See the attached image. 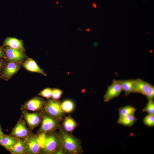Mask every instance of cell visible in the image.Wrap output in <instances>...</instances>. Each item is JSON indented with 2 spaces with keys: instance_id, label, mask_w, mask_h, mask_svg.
<instances>
[{
  "instance_id": "obj_4",
  "label": "cell",
  "mask_w": 154,
  "mask_h": 154,
  "mask_svg": "<svg viewBox=\"0 0 154 154\" xmlns=\"http://www.w3.org/2000/svg\"><path fill=\"white\" fill-rule=\"evenodd\" d=\"M45 102L43 99L35 96L22 105L21 110L22 111H29L39 112L42 110Z\"/></svg>"
},
{
  "instance_id": "obj_22",
  "label": "cell",
  "mask_w": 154,
  "mask_h": 154,
  "mask_svg": "<svg viewBox=\"0 0 154 154\" xmlns=\"http://www.w3.org/2000/svg\"><path fill=\"white\" fill-rule=\"evenodd\" d=\"M142 112H146L148 114L154 115V101L153 100L148 101L145 107L142 110Z\"/></svg>"
},
{
  "instance_id": "obj_19",
  "label": "cell",
  "mask_w": 154,
  "mask_h": 154,
  "mask_svg": "<svg viewBox=\"0 0 154 154\" xmlns=\"http://www.w3.org/2000/svg\"><path fill=\"white\" fill-rule=\"evenodd\" d=\"M119 117L128 115H135L136 108L131 105H127L118 109Z\"/></svg>"
},
{
  "instance_id": "obj_14",
  "label": "cell",
  "mask_w": 154,
  "mask_h": 154,
  "mask_svg": "<svg viewBox=\"0 0 154 154\" xmlns=\"http://www.w3.org/2000/svg\"><path fill=\"white\" fill-rule=\"evenodd\" d=\"M134 80L135 92L145 96L151 84L139 78Z\"/></svg>"
},
{
  "instance_id": "obj_28",
  "label": "cell",
  "mask_w": 154,
  "mask_h": 154,
  "mask_svg": "<svg viewBox=\"0 0 154 154\" xmlns=\"http://www.w3.org/2000/svg\"><path fill=\"white\" fill-rule=\"evenodd\" d=\"M5 65L4 61L0 59V74L3 72Z\"/></svg>"
},
{
  "instance_id": "obj_11",
  "label": "cell",
  "mask_w": 154,
  "mask_h": 154,
  "mask_svg": "<svg viewBox=\"0 0 154 154\" xmlns=\"http://www.w3.org/2000/svg\"><path fill=\"white\" fill-rule=\"evenodd\" d=\"M5 49V58L9 61L22 63L25 58L23 52L6 46Z\"/></svg>"
},
{
  "instance_id": "obj_26",
  "label": "cell",
  "mask_w": 154,
  "mask_h": 154,
  "mask_svg": "<svg viewBox=\"0 0 154 154\" xmlns=\"http://www.w3.org/2000/svg\"><path fill=\"white\" fill-rule=\"evenodd\" d=\"M62 93V91L59 89L57 88L52 89L51 97L53 99L58 100L61 97Z\"/></svg>"
},
{
  "instance_id": "obj_16",
  "label": "cell",
  "mask_w": 154,
  "mask_h": 154,
  "mask_svg": "<svg viewBox=\"0 0 154 154\" xmlns=\"http://www.w3.org/2000/svg\"><path fill=\"white\" fill-rule=\"evenodd\" d=\"M3 45L8 46L12 48L22 52L25 50L22 41L15 38H7L4 42Z\"/></svg>"
},
{
  "instance_id": "obj_30",
  "label": "cell",
  "mask_w": 154,
  "mask_h": 154,
  "mask_svg": "<svg viewBox=\"0 0 154 154\" xmlns=\"http://www.w3.org/2000/svg\"><path fill=\"white\" fill-rule=\"evenodd\" d=\"M4 134L2 131L1 125L0 124V140Z\"/></svg>"
},
{
  "instance_id": "obj_27",
  "label": "cell",
  "mask_w": 154,
  "mask_h": 154,
  "mask_svg": "<svg viewBox=\"0 0 154 154\" xmlns=\"http://www.w3.org/2000/svg\"><path fill=\"white\" fill-rule=\"evenodd\" d=\"M148 101L153 100L154 98V86L151 85L145 95Z\"/></svg>"
},
{
  "instance_id": "obj_5",
  "label": "cell",
  "mask_w": 154,
  "mask_h": 154,
  "mask_svg": "<svg viewBox=\"0 0 154 154\" xmlns=\"http://www.w3.org/2000/svg\"><path fill=\"white\" fill-rule=\"evenodd\" d=\"M21 117L26 121L29 129L32 130L41 123V115L40 112L30 113L28 111H22Z\"/></svg>"
},
{
  "instance_id": "obj_17",
  "label": "cell",
  "mask_w": 154,
  "mask_h": 154,
  "mask_svg": "<svg viewBox=\"0 0 154 154\" xmlns=\"http://www.w3.org/2000/svg\"><path fill=\"white\" fill-rule=\"evenodd\" d=\"M17 139L9 135L4 133L0 140V145L9 151L16 143Z\"/></svg>"
},
{
  "instance_id": "obj_18",
  "label": "cell",
  "mask_w": 154,
  "mask_h": 154,
  "mask_svg": "<svg viewBox=\"0 0 154 154\" xmlns=\"http://www.w3.org/2000/svg\"><path fill=\"white\" fill-rule=\"evenodd\" d=\"M137 120L135 115H128L119 117L117 122L124 126L131 127Z\"/></svg>"
},
{
  "instance_id": "obj_9",
  "label": "cell",
  "mask_w": 154,
  "mask_h": 154,
  "mask_svg": "<svg viewBox=\"0 0 154 154\" xmlns=\"http://www.w3.org/2000/svg\"><path fill=\"white\" fill-rule=\"evenodd\" d=\"M60 140L54 134L47 135L44 148L42 151L46 154L54 153L58 148Z\"/></svg>"
},
{
  "instance_id": "obj_8",
  "label": "cell",
  "mask_w": 154,
  "mask_h": 154,
  "mask_svg": "<svg viewBox=\"0 0 154 154\" xmlns=\"http://www.w3.org/2000/svg\"><path fill=\"white\" fill-rule=\"evenodd\" d=\"M118 80H114L112 83L108 87L104 96V102H108L111 100L119 96L122 91Z\"/></svg>"
},
{
  "instance_id": "obj_31",
  "label": "cell",
  "mask_w": 154,
  "mask_h": 154,
  "mask_svg": "<svg viewBox=\"0 0 154 154\" xmlns=\"http://www.w3.org/2000/svg\"><path fill=\"white\" fill-rule=\"evenodd\" d=\"M3 53V52L1 48H0V57L5 58Z\"/></svg>"
},
{
  "instance_id": "obj_6",
  "label": "cell",
  "mask_w": 154,
  "mask_h": 154,
  "mask_svg": "<svg viewBox=\"0 0 154 154\" xmlns=\"http://www.w3.org/2000/svg\"><path fill=\"white\" fill-rule=\"evenodd\" d=\"M40 113L42 117L41 124L40 128L38 131V133H46L54 130L57 125L56 119L44 113H42L43 114Z\"/></svg>"
},
{
  "instance_id": "obj_32",
  "label": "cell",
  "mask_w": 154,
  "mask_h": 154,
  "mask_svg": "<svg viewBox=\"0 0 154 154\" xmlns=\"http://www.w3.org/2000/svg\"><path fill=\"white\" fill-rule=\"evenodd\" d=\"M93 5H94V7H95V8H96V5L94 3L93 4Z\"/></svg>"
},
{
  "instance_id": "obj_3",
  "label": "cell",
  "mask_w": 154,
  "mask_h": 154,
  "mask_svg": "<svg viewBox=\"0 0 154 154\" xmlns=\"http://www.w3.org/2000/svg\"><path fill=\"white\" fill-rule=\"evenodd\" d=\"M62 143L65 149L70 153H77L80 151V146L78 141L68 133L62 132L61 134Z\"/></svg>"
},
{
  "instance_id": "obj_10",
  "label": "cell",
  "mask_w": 154,
  "mask_h": 154,
  "mask_svg": "<svg viewBox=\"0 0 154 154\" xmlns=\"http://www.w3.org/2000/svg\"><path fill=\"white\" fill-rule=\"evenodd\" d=\"M21 63L9 61L6 64L0 77L5 80H8L19 70Z\"/></svg>"
},
{
  "instance_id": "obj_21",
  "label": "cell",
  "mask_w": 154,
  "mask_h": 154,
  "mask_svg": "<svg viewBox=\"0 0 154 154\" xmlns=\"http://www.w3.org/2000/svg\"><path fill=\"white\" fill-rule=\"evenodd\" d=\"M61 108L63 112L66 113L71 112L74 108V104L70 100H66L60 104Z\"/></svg>"
},
{
  "instance_id": "obj_33",
  "label": "cell",
  "mask_w": 154,
  "mask_h": 154,
  "mask_svg": "<svg viewBox=\"0 0 154 154\" xmlns=\"http://www.w3.org/2000/svg\"><path fill=\"white\" fill-rule=\"evenodd\" d=\"M87 31H90V29H87Z\"/></svg>"
},
{
  "instance_id": "obj_15",
  "label": "cell",
  "mask_w": 154,
  "mask_h": 154,
  "mask_svg": "<svg viewBox=\"0 0 154 154\" xmlns=\"http://www.w3.org/2000/svg\"><path fill=\"white\" fill-rule=\"evenodd\" d=\"M8 151L13 154H25L26 144L25 139H18L16 143Z\"/></svg>"
},
{
  "instance_id": "obj_24",
  "label": "cell",
  "mask_w": 154,
  "mask_h": 154,
  "mask_svg": "<svg viewBox=\"0 0 154 154\" xmlns=\"http://www.w3.org/2000/svg\"><path fill=\"white\" fill-rule=\"evenodd\" d=\"M143 122L144 124L148 127H154V115L148 114L144 118Z\"/></svg>"
},
{
  "instance_id": "obj_2",
  "label": "cell",
  "mask_w": 154,
  "mask_h": 154,
  "mask_svg": "<svg viewBox=\"0 0 154 154\" xmlns=\"http://www.w3.org/2000/svg\"><path fill=\"white\" fill-rule=\"evenodd\" d=\"M31 131L26 126L25 121L21 116L9 135L17 139H25L32 133Z\"/></svg>"
},
{
  "instance_id": "obj_29",
  "label": "cell",
  "mask_w": 154,
  "mask_h": 154,
  "mask_svg": "<svg viewBox=\"0 0 154 154\" xmlns=\"http://www.w3.org/2000/svg\"><path fill=\"white\" fill-rule=\"evenodd\" d=\"M55 154H63L64 152L61 149L56 150L54 153Z\"/></svg>"
},
{
  "instance_id": "obj_23",
  "label": "cell",
  "mask_w": 154,
  "mask_h": 154,
  "mask_svg": "<svg viewBox=\"0 0 154 154\" xmlns=\"http://www.w3.org/2000/svg\"><path fill=\"white\" fill-rule=\"evenodd\" d=\"M38 141L40 147L41 152L43 149L45 141L46 138V135L44 133H38L37 134Z\"/></svg>"
},
{
  "instance_id": "obj_12",
  "label": "cell",
  "mask_w": 154,
  "mask_h": 154,
  "mask_svg": "<svg viewBox=\"0 0 154 154\" xmlns=\"http://www.w3.org/2000/svg\"><path fill=\"white\" fill-rule=\"evenodd\" d=\"M21 64L23 67L28 70L39 73L44 76H46V74L40 69L36 62L31 58H27Z\"/></svg>"
},
{
  "instance_id": "obj_7",
  "label": "cell",
  "mask_w": 154,
  "mask_h": 154,
  "mask_svg": "<svg viewBox=\"0 0 154 154\" xmlns=\"http://www.w3.org/2000/svg\"><path fill=\"white\" fill-rule=\"evenodd\" d=\"M25 139L26 144L25 154H38L41 153L37 134L32 132Z\"/></svg>"
},
{
  "instance_id": "obj_1",
  "label": "cell",
  "mask_w": 154,
  "mask_h": 154,
  "mask_svg": "<svg viewBox=\"0 0 154 154\" xmlns=\"http://www.w3.org/2000/svg\"><path fill=\"white\" fill-rule=\"evenodd\" d=\"M54 99H49L45 102L42 110L43 113L47 114L55 119L59 118L61 116L63 111L60 103Z\"/></svg>"
},
{
  "instance_id": "obj_20",
  "label": "cell",
  "mask_w": 154,
  "mask_h": 154,
  "mask_svg": "<svg viewBox=\"0 0 154 154\" xmlns=\"http://www.w3.org/2000/svg\"><path fill=\"white\" fill-rule=\"evenodd\" d=\"M63 126L66 131L71 132L74 129L76 126V123L72 118L68 117H66L64 120Z\"/></svg>"
},
{
  "instance_id": "obj_13",
  "label": "cell",
  "mask_w": 154,
  "mask_h": 154,
  "mask_svg": "<svg viewBox=\"0 0 154 154\" xmlns=\"http://www.w3.org/2000/svg\"><path fill=\"white\" fill-rule=\"evenodd\" d=\"M122 90L124 92L125 96H128L129 94L135 92V80L129 79L127 80H118Z\"/></svg>"
},
{
  "instance_id": "obj_25",
  "label": "cell",
  "mask_w": 154,
  "mask_h": 154,
  "mask_svg": "<svg viewBox=\"0 0 154 154\" xmlns=\"http://www.w3.org/2000/svg\"><path fill=\"white\" fill-rule=\"evenodd\" d=\"M52 94V89L50 88H47L41 91L38 94V95L46 98L49 99L51 98Z\"/></svg>"
}]
</instances>
